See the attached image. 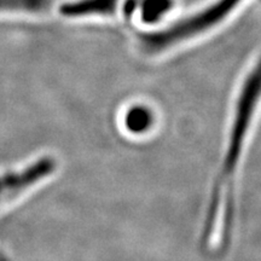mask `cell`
Listing matches in <instances>:
<instances>
[{
    "mask_svg": "<svg viewBox=\"0 0 261 261\" xmlns=\"http://www.w3.org/2000/svg\"><path fill=\"white\" fill-rule=\"evenodd\" d=\"M259 100L260 71L256 65L244 77L237 93L221 161L212 182L201 232V246L205 252L220 253L228 247L232 237L238 173L255 127Z\"/></svg>",
    "mask_w": 261,
    "mask_h": 261,
    "instance_id": "obj_1",
    "label": "cell"
},
{
    "mask_svg": "<svg viewBox=\"0 0 261 261\" xmlns=\"http://www.w3.org/2000/svg\"><path fill=\"white\" fill-rule=\"evenodd\" d=\"M244 0H215L205 8L180 18L167 28L139 37V45L146 55H159L201 37L223 23Z\"/></svg>",
    "mask_w": 261,
    "mask_h": 261,
    "instance_id": "obj_2",
    "label": "cell"
},
{
    "mask_svg": "<svg viewBox=\"0 0 261 261\" xmlns=\"http://www.w3.org/2000/svg\"><path fill=\"white\" fill-rule=\"evenodd\" d=\"M57 159L52 155L37 158L16 171L0 174V208L9 207L32 194L56 175Z\"/></svg>",
    "mask_w": 261,
    "mask_h": 261,
    "instance_id": "obj_3",
    "label": "cell"
},
{
    "mask_svg": "<svg viewBox=\"0 0 261 261\" xmlns=\"http://www.w3.org/2000/svg\"><path fill=\"white\" fill-rule=\"evenodd\" d=\"M119 0H71L61 5L60 14L67 18L103 17L116 12Z\"/></svg>",
    "mask_w": 261,
    "mask_h": 261,
    "instance_id": "obj_4",
    "label": "cell"
},
{
    "mask_svg": "<svg viewBox=\"0 0 261 261\" xmlns=\"http://www.w3.org/2000/svg\"><path fill=\"white\" fill-rule=\"evenodd\" d=\"M152 122H154V116L148 108L135 106L126 112L123 125L127 132L132 135H143L151 128Z\"/></svg>",
    "mask_w": 261,
    "mask_h": 261,
    "instance_id": "obj_5",
    "label": "cell"
},
{
    "mask_svg": "<svg viewBox=\"0 0 261 261\" xmlns=\"http://www.w3.org/2000/svg\"><path fill=\"white\" fill-rule=\"evenodd\" d=\"M174 5V0H142L139 6L140 21L144 24H156L166 17Z\"/></svg>",
    "mask_w": 261,
    "mask_h": 261,
    "instance_id": "obj_6",
    "label": "cell"
},
{
    "mask_svg": "<svg viewBox=\"0 0 261 261\" xmlns=\"http://www.w3.org/2000/svg\"><path fill=\"white\" fill-rule=\"evenodd\" d=\"M52 0H0V14L3 12H23L41 14L50 8Z\"/></svg>",
    "mask_w": 261,
    "mask_h": 261,
    "instance_id": "obj_7",
    "label": "cell"
}]
</instances>
